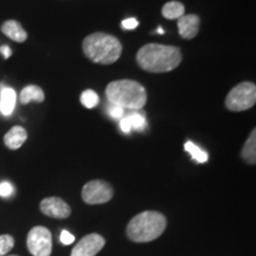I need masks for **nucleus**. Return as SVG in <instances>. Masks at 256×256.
<instances>
[{"mask_svg":"<svg viewBox=\"0 0 256 256\" xmlns=\"http://www.w3.org/2000/svg\"><path fill=\"white\" fill-rule=\"evenodd\" d=\"M183 55L177 46L164 44H146L136 54V62L148 72H168L178 68Z\"/></svg>","mask_w":256,"mask_h":256,"instance_id":"obj_1","label":"nucleus"},{"mask_svg":"<svg viewBox=\"0 0 256 256\" xmlns=\"http://www.w3.org/2000/svg\"><path fill=\"white\" fill-rule=\"evenodd\" d=\"M106 96L110 104L122 110H139L147 102V92L142 84L133 80L113 81L106 88Z\"/></svg>","mask_w":256,"mask_h":256,"instance_id":"obj_2","label":"nucleus"},{"mask_svg":"<svg viewBox=\"0 0 256 256\" xmlns=\"http://www.w3.org/2000/svg\"><path fill=\"white\" fill-rule=\"evenodd\" d=\"M84 55L92 62L98 64H113L120 58L122 44L116 37L104 32H94L84 38L82 43Z\"/></svg>","mask_w":256,"mask_h":256,"instance_id":"obj_3","label":"nucleus"},{"mask_svg":"<svg viewBox=\"0 0 256 256\" xmlns=\"http://www.w3.org/2000/svg\"><path fill=\"white\" fill-rule=\"evenodd\" d=\"M166 217L158 211H144L134 216L127 226V236L133 242H151L166 229Z\"/></svg>","mask_w":256,"mask_h":256,"instance_id":"obj_4","label":"nucleus"},{"mask_svg":"<svg viewBox=\"0 0 256 256\" xmlns=\"http://www.w3.org/2000/svg\"><path fill=\"white\" fill-rule=\"evenodd\" d=\"M256 102V86L252 82H242L229 92L226 107L232 112H243L252 108Z\"/></svg>","mask_w":256,"mask_h":256,"instance_id":"obj_5","label":"nucleus"},{"mask_svg":"<svg viewBox=\"0 0 256 256\" xmlns=\"http://www.w3.org/2000/svg\"><path fill=\"white\" fill-rule=\"evenodd\" d=\"M26 244L34 256H50L52 252V236L46 226H34L28 234Z\"/></svg>","mask_w":256,"mask_h":256,"instance_id":"obj_6","label":"nucleus"},{"mask_svg":"<svg viewBox=\"0 0 256 256\" xmlns=\"http://www.w3.org/2000/svg\"><path fill=\"white\" fill-rule=\"evenodd\" d=\"M113 188L104 180L88 182L82 188V200L90 206L107 203L113 198Z\"/></svg>","mask_w":256,"mask_h":256,"instance_id":"obj_7","label":"nucleus"},{"mask_svg":"<svg viewBox=\"0 0 256 256\" xmlns=\"http://www.w3.org/2000/svg\"><path fill=\"white\" fill-rule=\"evenodd\" d=\"M104 238L98 234H89L74 247L70 256H95L104 247Z\"/></svg>","mask_w":256,"mask_h":256,"instance_id":"obj_8","label":"nucleus"},{"mask_svg":"<svg viewBox=\"0 0 256 256\" xmlns=\"http://www.w3.org/2000/svg\"><path fill=\"white\" fill-rule=\"evenodd\" d=\"M40 211L44 215L52 217V218L63 220L69 217L72 209L62 198L60 197H48L40 202Z\"/></svg>","mask_w":256,"mask_h":256,"instance_id":"obj_9","label":"nucleus"},{"mask_svg":"<svg viewBox=\"0 0 256 256\" xmlns=\"http://www.w3.org/2000/svg\"><path fill=\"white\" fill-rule=\"evenodd\" d=\"M200 19L197 14H184L178 19V31L182 38L192 40L198 34Z\"/></svg>","mask_w":256,"mask_h":256,"instance_id":"obj_10","label":"nucleus"},{"mask_svg":"<svg viewBox=\"0 0 256 256\" xmlns=\"http://www.w3.org/2000/svg\"><path fill=\"white\" fill-rule=\"evenodd\" d=\"M28 139V132L24 127L14 126L5 134L4 144L8 150L16 151L24 145Z\"/></svg>","mask_w":256,"mask_h":256,"instance_id":"obj_11","label":"nucleus"},{"mask_svg":"<svg viewBox=\"0 0 256 256\" xmlns=\"http://www.w3.org/2000/svg\"><path fill=\"white\" fill-rule=\"evenodd\" d=\"M0 30H2L6 37H8L10 40L14 42H17V43H24L28 40L26 31L24 30L22 24L17 20H12V19L11 20H6L2 25Z\"/></svg>","mask_w":256,"mask_h":256,"instance_id":"obj_12","label":"nucleus"},{"mask_svg":"<svg viewBox=\"0 0 256 256\" xmlns=\"http://www.w3.org/2000/svg\"><path fill=\"white\" fill-rule=\"evenodd\" d=\"M16 92L12 88L5 87L0 92V112L5 116H8L14 113L16 107Z\"/></svg>","mask_w":256,"mask_h":256,"instance_id":"obj_13","label":"nucleus"},{"mask_svg":"<svg viewBox=\"0 0 256 256\" xmlns=\"http://www.w3.org/2000/svg\"><path fill=\"white\" fill-rule=\"evenodd\" d=\"M44 100H46V95H44L43 89L38 87V86H26V87L23 88V90L20 92L22 104H30L31 101H36L40 104V102H43Z\"/></svg>","mask_w":256,"mask_h":256,"instance_id":"obj_14","label":"nucleus"},{"mask_svg":"<svg viewBox=\"0 0 256 256\" xmlns=\"http://www.w3.org/2000/svg\"><path fill=\"white\" fill-rule=\"evenodd\" d=\"M242 159L250 165H255L256 162V130H252L249 134L247 142L243 145L241 152Z\"/></svg>","mask_w":256,"mask_h":256,"instance_id":"obj_15","label":"nucleus"},{"mask_svg":"<svg viewBox=\"0 0 256 256\" xmlns=\"http://www.w3.org/2000/svg\"><path fill=\"white\" fill-rule=\"evenodd\" d=\"M162 14L166 19H179L185 14V6L179 2H170L162 6Z\"/></svg>","mask_w":256,"mask_h":256,"instance_id":"obj_16","label":"nucleus"},{"mask_svg":"<svg viewBox=\"0 0 256 256\" xmlns=\"http://www.w3.org/2000/svg\"><path fill=\"white\" fill-rule=\"evenodd\" d=\"M184 150L186 152L190 153L192 159L196 160L197 162H200V164H203V162H208V153L204 152L203 150H200V147L196 145V144H194L192 142H185Z\"/></svg>","mask_w":256,"mask_h":256,"instance_id":"obj_17","label":"nucleus"},{"mask_svg":"<svg viewBox=\"0 0 256 256\" xmlns=\"http://www.w3.org/2000/svg\"><path fill=\"white\" fill-rule=\"evenodd\" d=\"M127 119L130 121V128L136 130H145L147 127V122L145 116L139 112H132L130 114L127 115Z\"/></svg>","mask_w":256,"mask_h":256,"instance_id":"obj_18","label":"nucleus"},{"mask_svg":"<svg viewBox=\"0 0 256 256\" xmlns=\"http://www.w3.org/2000/svg\"><path fill=\"white\" fill-rule=\"evenodd\" d=\"M98 101H100V98H98V95L96 94V92L92 90V89H87V90H84L82 92L81 95V104L84 106L86 108H94L98 104Z\"/></svg>","mask_w":256,"mask_h":256,"instance_id":"obj_19","label":"nucleus"},{"mask_svg":"<svg viewBox=\"0 0 256 256\" xmlns=\"http://www.w3.org/2000/svg\"><path fill=\"white\" fill-rule=\"evenodd\" d=\"M14 247V238L11 235H0V256H4Z\"/></svg>","mask_w":256,"mask_h":256,"instance_id":"obj_20","label":"nucleus"},{"mask_svg":"<svg viewBox=\"0 0 256 256\" xmlns=\"http://www.w3.org/2000/svg\"><path fill=\"white\" fill-rule=\"evenodd\" d=\"M14 188L11 183H8V182H2L0 183V197H10L14 194Z\"/></svg>","mask_w":256,"mask_h":256,"instance_id":"obj_21","label":"nucleus"},{"mask_svg":"<svg viewBox=\"0 0 256 256\" xmlns=\"http://www.w3.org/2000/svg\"><path fill=\"white\" fill-rule=\"evenodd\" d=\"M124 110L119 107V106H115V104H110V107L108 108V114L110 115L113 119H121L124 116Z\"/></svg>","mask_w":256,"mask_h":256,"instance_id":"obj_22","label":"nucleus"},{"mask_svg":"<svg viewBox=\"0 0 256 256\" xmlns=\"http://www.w3.org/2000/svg\"><path fill=\"white\" fill-rule=\"evenodd\" d=\"M74 241H75V236H74L72 234L66 232V230H63V232H60V242H62L63 244H72Z\"/></svg>","mask_w":256,"mask_h":256,"instance_id":"obj_23","label":"nucleus"},{"mask_svg":"<svg viewBox=\"0 0 256 256\" xmlns=\"http://www.w3.org/2000/svg\"><path fill=\"white\" fill-rule=\"evenodd\" d=\"M139 26V22L136 18H127L122 20V28L126 30H134Z\"/></svg>","mask_w":256,"mask_h":256,"instance_id":"obj_24","label":"nucleus"},{"mask_svg":"<svg viewBox=\"0 0 256 256\" xmlns=\"http://www.w3.org/2000/svg\"><path fill=\"white\" fill-rule=\"evenodd\" d=\"M120 128H121V130H122L124 133H130V130H132V128H130V121H128L126 116L121 118Z\"/></svg>","mask_w":256,"mask_h":256,"instance_id":"obj_25","label":"nucleus"},{"mask_svg":"<svg viewBox=\"0 0 256 256\" xmlns=\"http://www.w3.org/2000/svg\"><path fill=\"white\" fill-rule=\"evenodd\" d=\"M0 52H2V55L4 56V58H5V60L10 58V57H11V55H12V50H11V48L8 46H0Z\"/></svg>","mask_w":256,"mask_h":256,"instance_id":"obj_26","label":"nucleus"},{"mask_svg":"<svg viewBox=\"0 0 256 256\" xmlns=\"http://www.w3.org/2000/svg\"><path fill=\"white\" fill-rule=\"evenodd\" d=\"M156 32H158V34H165V31H164V30H162V28H160V26H159L158 28H156Z\"/></svg>","mask_w":256,"mask_h":256,"instance_id":"obj_27","label":"nucleus"},{"mask_svg":"<svg viewBox=\"0 0 256 256\" xmlns=\"http://www.w3.org/2000/svg\"><path fill=\"white\" fill-rule=\"evenodd\" d=\"M8 256H18V255H8Z\"/></svg>","mask_w":256,"mask_h":256,"instance_id":"obj_28","label":"nucleus"}]
</instances>
